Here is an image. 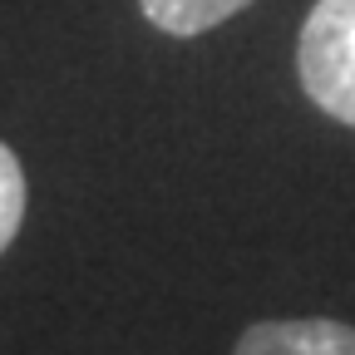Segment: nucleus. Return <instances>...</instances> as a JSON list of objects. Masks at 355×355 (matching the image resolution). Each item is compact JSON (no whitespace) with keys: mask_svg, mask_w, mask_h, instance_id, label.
<instances>
[{"mask_svg":"<svg viewBox=\"0 0 355 355\" xmlns=\"http://www.w3.org/2000/svg\"><path fill=\"white\" fill-rule=\"evenodd\" d=\"M144 15L163 30V35H178V40H193L222 20H232L237 10H247L252 0H139Z\"/></svg>","mask_w":355,"mask_h":355,"instance_id":"3","label":"nucleus"},{"mask_svg":"<svg viewBox=\"0 0 355 355\" xmlns=\"http://www.w3.org/2000/svg\"><path fill=\"white\" fill-rule=\"evenodd\" d=\"M301 89L316 109L355 128V0H316L296 44Z\"/></svg>","mask_w":355,"mask_h":355,"instance_id":"1","label":"nucleus"},{"mask_svg":"<svg viewBox=\"0 0 355 355\" xmlns=\"http://www.w3.org/2000/svg\"><path fill=\"white\" fill-rule=\"evenodd\" d=\"M25 168L20 158L0 144V252H6L20 232V222H25Z\"/></svg>","mask_w":355,"mask_h":355,"instance_id":"4","label":"nucleus"},{"mask_svg":"<svg viewBox=\"0 0 355 355\" xmlns=\"http://www.w3.org/2000/svg\"><path fill=\"white\" fill-rule=\"evenodd\" d=\"M232 355H355V331L345 321H326V316L257 321L242 331Z\"/></svg>","mask_w":355,"mask_h":355,"instance_id":"2","label":"nucleus"}]
</instances>
